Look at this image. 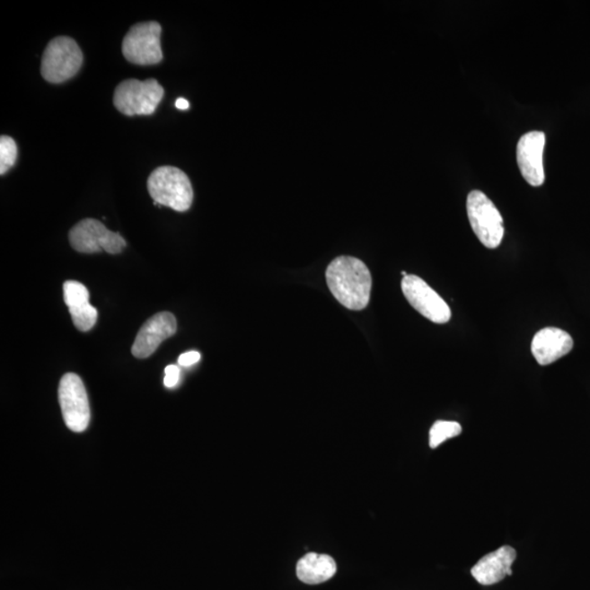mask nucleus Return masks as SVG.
Returning a JSON list of instances; mask_svg holds the SVG:
<instances>
[{
    "instance_id": "f257e3e1",
    "label": "nucleus",
    "mask_w": 590,
    "mask_h": 590,
    "mask_svg": "<svg viewBox=\"0 0 590 590\" xmlns=\"http://www.w3.org/2000/svg\"><path fill=\"white\" fill-rule=\"evenodd\" d=\"M328 287L340 304L352 311L369 305L372 276L367 266L356 257L340 256L326 270Z\"/></svg>"
},
{
    "instance_id": "f03ea898",
    "label": "nucleus",
    "mask_w": 590,
    "mask_h": 590,
    "mask_svg": "<svg viewBox=\"0 0 590 590\" xmlns=\"http://www.w3.org/2000/svg\"><path fill=\"white\" fill-rule=\"evenodd\" d=\"M147 188L155 205L169 207L179 213L188 211L194 199L189 176L175 166H160L150 174Z\"/></svg>"
},
{
    "instance_id": "7ed1b4c3",
    "label": "nucleus",
    "mask_w": 590,
    "mask_h": 590,
    "mask_svg": "<svg viewBox=\"0 0 590 590\" xmlns=\"http://www.w3.org/2000/svg\"><path fill=\"white\" fill-rule=\"evenodd\" d=\"M83 63V50L74 39L55 38L43 53L42 77L50 84H63L79 73Z\"/></svg>"
},
{
    "instance_id": "20e7f679",
    "label": "nucleus",
    "mask_w": 590,
    "mask_h": 590,
    "mask_svg": "<svg viewBox=\"0 0 590 590\" xmlns=\"http://www.w3.org/2000/svg\"><path fill=\"white\" fill-rule=\"evenodd\" d=\"M163 97L164 89L155 79H128L116 87L113 102L125 115H151Z\"/></svg>"
},
{
    "instance_id": "39448f33",
    "label": "nucleus",
    "mask_w": 590,
    "mask_h": 590,
    "mask_svg": "<svg viewBox=\"0 0 590 590\" xmlns=\"http://www.w3.org/2000/svg\"><path fill=\"white\" fill-rule=\"evenodd\" d=\"M467 214L479 241L488 249H497L504 236L503 218L491 199L480 190H472L467 198Z\"/></svg>"
},
{
    "instance_id": "423d86ee",
    "label": "nucleus",
    "mask_w": 590,
    "mask_h": 590,
    "mask_svg": "<svg viewBox=\"0 0 590 590\" xmlns=\"http://www.w3.org/2000/svg\"><path fill=\"white\" fill-rule=\"evenodd\" d=\"M163 27L159 22H140L133 25L123 40L126 60L139 66L156 65L163 60L161 48Z\"/></svg>"
},
{
    "instance_id": "0eeeda50",
    "label": "nucleus",
    "mask_w": 590,
    "mask_h": 590,
    "mask_svg": "<svg viewBox=\"0 0 590 590\" xmlns=\"http://www.w3.org/2000/svg\"><path fill=\"white\" fill-rule=\"evenodd\" d=\"M69 242L75 251L84 254L100 253L119 254L126 247L123 236L110 231L102 222L84 219L78 222L69 232Z\"/></svg>"
},
{
    "instance_id": "6e6552de",
    "label": "nucleus",
    "mask_w": 590,
    "mask_h": 590,
    "mask_svg": "<svg viewBox=\"0 0 590 590\" xmlns=\"http://www.w3.org/2000/svg\"><path fill=\"white\" fill-rule=\"evenodd\" d=\"M58 398L65 425L75 433L85 431L91 412L88 393L82 378L75 373L65 374L59 383Z\"/></svg>"
},
{
    "instance_id": "1a4fd4ad",
    "label": "nucleus",
    "mask_w": 590,
    "mask_h": 590,
    "mask_svg": "<svg viewBox=\"0 0 590 590\" xmlns=\"http://www.w3.org/2000/svg\"><path fill=\"white\" fill-rule=\"evenodd\" d=\"M401 289L410 305L426 319L436 324L451 320L450 306L427 282L415 275L403 277Z\"/></svg>"
},
{
    "instance_id": "9d476101",
    "label": "nucleus",
    "mask_w": 590,
    "mask_h": 590,
    "mask_svg": "<svg viewBox=\"0 0 590 590\" xmlns=\"http://www.w3.org/2000/svg\"><path fill=\"white\" fill-rule=\"evenodd\" d=\"M176 330H178V322L172 313L160 312L140 328L131 348V353L138 359H145L153 356L164 340L174 336Z\"/></svg>"
},
{
    "instance_id": "9b49d317",
    "label": "nucleus",
    "mask_w": 590,
    "mask_h": 590,
    "mask_svg": "<svg viewBox=\"0 0 590 590\" xmlns=\"http://www.w3.org/2000/svg\"><path fill=\"white\" fill-rule=\"evenodd\" d=\"M546 135L542 131H531L522 136L517 144V164L523 178L533 188L544 183L543 149Z\"/></svg>"
},
{
    "instance_id": "f8f14e48",
    "label": "nucleus",
    "mask_w": 590,
    "mask_h": 590,
    "mask_svg": "<svg viewBox=\"0 0 590 590\" xmlns=\"http://www.w3.org/2000/svg\"><path fill=\"white\" fill-rule=\"evenodd\" d=\"M572 337L556 327L543 328L534 335L532 352L541 365H549L561 359L573 349Z\"/></svg>"
},
{
    "instance_id": "ddd939ff",
    "label": "nucleus",
    "mask_w": 590,
    "mask_h": 590,
    "mask_svg": "<svg viewBox=\"0 0 590 590\" xmlns=\"http://www.w3.org/2000/svg\"><path fill=\"white\" fill-rule=\"evenodd\" d=\"M515 559V549L503 546L479 559L471 568V575L479 584L490 586L513 574L512 564Z\"/></svg>"
},
{
    "instance_id": "4468645a",
    "label": "nucleus",
    "mask_w": 590,
    "mask_h": 590,
    "mask_svg": "<svg viewBox=\"0 0 590 590\" xmlns=\"http://www.w3.org/2000/svg\"><path fill=\"white\" fill-rule=\"evenodd\" d=\"M90 294L83 284L69 280L64 284V301L72 315L73 322L80 331L92 330L98 321V311L90 304Z\"/></svg>"
},
{
    "instance_id": "2eb2a0df",
    "label": "nucleus",
    "mask_w": 590,
    "mask_h": 590,
    "mask_svg": "<svg viewBox=\"0 0 590 590\" xmlns=\"http://www.w3.org/2000/svg\"><path fill=\"white\" fill-rule=\"evenodd\" d=\"M337 572L335 559L327 554L307 553L296 566V575L301 582L316 585L330 581Z\"/></svg>"
},
{
    "instance_id": "dca6fc26",
    "label": "nucleus",
    "mask_w": 590,
    "mask_h": 590,
    "mask_svg": "<svg viewBox=\"0 0 590 590\" xmlns=\"http://www.w3.org/2000/svg\"><path fill=\"white\" fill-rule=\"evenodd\" d=\"M462 427L455 421H436L430 430V447L436 448L442 443L461 435Z\"/></svg>"
},
{
    "instance_id": "f3484780",
    "label": "nucleus",
    "mask_w": 590,
    "mask_h": 590,
    "mask_svg": "<svg viewBox=\"0 0 590 590\" xmlns=\"http://www.w3.org/2000/svg\"><path fill=\"white\" fill-rule=\"evenodd\" d=\"M18 148L16 141L9 136L0 137V174L4 175L16 163Z\"/></svg>"
},
{
    "instance_id": "a211bd4d",
    "label": "nucleus",
    "mask_w": 590,
    "mask_h": 590,
    "mask_svg": "<svg viewBox=\"0 0 590 590\" xmlns=\"http://www.w3.org/2000/svg\"><path fill=\"white\" fill-rule=\"evenodd\" d=\"M180 367L178 365H168L165 367L164 385L168 388H173L178 385L180 381Z\"/></svg>"
},
{
    "instance_id": "6ab92c4d",
    "label": "nucleus",
    "mask_w": 590,
    "mask_h": 590,
    "mask_svg": "<svg viewBox=\"0 0 590 590\" xmlns=\"http://www.w3.org/2000/svg\"><path fill=\"white\" fill-rule=\"evenodd\" d=\"M199 360H200L199 352L189 351L183 353V355H181L179 357V365L181 366L188 367L196 365V363L198 362Z\"/></svg>"
},
{
    "instance_id": "aec40b11",
    "label": "nucleus",
    "mask_w": 590,
    "mask_h": 590,
    "mask_svg": "<svg viewBox=\"0 0 590 590\" xmlns=\"http://www.w3.org/2000/svg\"><path fill=\"white\" fill-rule=\"evenodd\" d=\"M175 107L179 110H185L189 109V102L188 100L181 98L176 100Z\"/></svg>"
}]
</instances>
